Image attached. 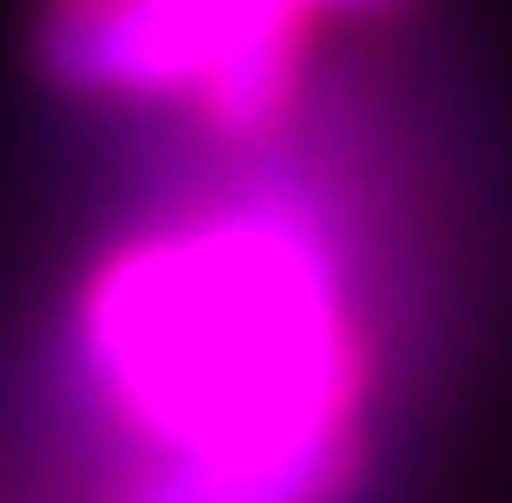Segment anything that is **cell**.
Listing matches in <instances>:
<instances>
[{
	"mask_svg": "<svg viewBox=\"0 0 512 503\" xmlns=\"http://www.w3.org/2000/svg\"><path fill=\"white\" fill-rule=\"evenodd\" d=\"M92 503H357L394 430V321L320 183H229L101 247L64 321Z\"/></svg>",
	"mask_w": 512,
	"mask_h": 503,
	"instance_id": "cell-1",
	"label": "cell"
},
{
	"mask_svg": "<svg viewBox=\"0 0 512 503\" xmlns=\"http://www.w3.org/2000/svg\"><path fill=\"white\" fill-rule=\"evenodd\" d=\"M320 28L293 0H37V74L64 101L183 119L266 156L311 110Z\"/></svg>",
	"mask_w": 512,
	"mask_h": 503,
	"instance_id": "cell-2",
	"label": "cell"
},
{
	"mask_svg": "<svg viewBox=\"0 0 512 503\" xmlns=\"http://www.w3.org/2000/svg\"><path fill=\"white\" fill-rule=\"evenodd\" d=\"M293 10H302L311 28H339V19H394L403 0H293Z\"/></svg>",
	"mask_w": 512,
	"mask_h": 503,
	"instance_id": "cell-3",
	"label": "cell"
}]
</instances>
